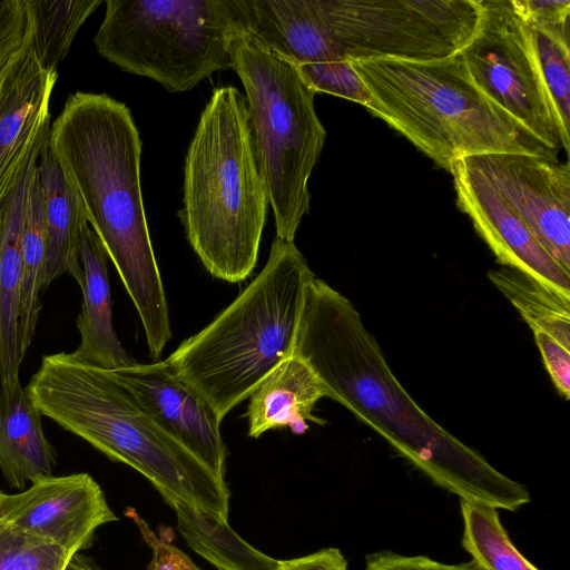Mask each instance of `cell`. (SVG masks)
<instances>
[{
  "label": "cell",
  "instance_id": "7c38bea8",
  "mask_svg": "<svg viewBox=\"0 0 570 570\" xmlns=\"http://www.w3.org/2000/svg\"><path fill=\"white\" fill-rule=\"evenodd\" d=\"M0 519L71 554L88 548L99 527L118 520L101 488L87 473L50 475L18 494L3 493Z\"/></svg>",
  "mask_w": 570,
  "mask_h": 570
},
{
  "label": "cell",
  "instance_id": "4fadbf2b",
  "mask_svg": "<svg viewBox=\"0 0 570 570\" xmlns=\"http://www.w3.org/2000/svg\"><path fill=\"white\" fill-rule=\"evenodd\" d=\"M453 177L458 207L469 216L501 266L515 268L570 294V273L538 243L528 226L488 178L465 159Z\"/></svg>",
  "mask_w": 570,
  "mask_h": 570
},
{
  "label": "cell",
  "instance_id": "d6986e66",
  "mask_svg": "<svg viewBox=\"0 0 570 570\" xmlns=\"http://www.w3.org/2000/svg\"><path fill=\"white\" fill-rule=\"evenodd\" d=\"M38 176L48 239L45 289L65 273L70 274L81 288L83 271L79 245L82 228L88 222L78 195L67 181L47 140L40 153Z\"/></svg>",
  "mask_w": 570,
  "mask_h": 570
},
{
  "label": "cell",
  "instance_id": "5bb4252c",
  "mask_svg": "<svg viewBox=\"0 0 570 570\" xmlns=\"http://www.w3.org/2000/svg\"><path fill=\"white\" fill-rule=\"evenodd\" d=\"M112 371L165 431L225 480L227 451L220 434L222 421L166 361Z\"/></svg>",
  "mask_w": 570,
  "mask_h": 570
},
{
  "label": "cell",
  "instance_id": "1f68e13d",
  "mask_svg": "<svg viewBox=\"0 0 570 570\" xmlns=\"http://www.w3.org/2000/svg\"><path fill=\"white\" fill-rule=\"evenodd\" d=\"M364 570H481L473 561L450 564L425 556H402L392 551L367 554Z\"/></svg>",
  "mask_w": 570,
  "mask_h": 570
},
{
  "label": "cell",
  "instance_id": "e0dca14e",
  "mask_svg": "<svg viewBox=\"0 0 570 570\" xmlns=\"http://www.w3.org/2000/svg\"><path fill=\"white\" fill-rule=\"evenodd\" d=\"M79 256L83 271V299L76 322L80 343L72 355L107 370L131 366L137 362L122 347L112 324L108 255L89 224L81 232Z\"/></svg>",
  "mask_w": 570,
  "mask_h": 570
},
{
  "label": "cell",
  "instance_id": "30bf717a",
  "mask_svg": "<svg viewBox=\"0 0 570 570\" xmlns=\"http://www.w3.org/2000/svg\"><path fill=\"white\" fill-rule=\"evenodd\" d=\"M479 28L461 50L475 86L548 149L561 148L530 28L510 0H480Z\"/></svg>",
  "mask_w": 570,
  "mask_h": 570
},
{
  "label": "cell",
  "instance_id": "8fae6325",
  "mask_svg": "<svg viewBox=\"0 0 570 570\" xmlns=\"http://www.w3.org/2000/svg\"><path fill=\"white\" fill-rule=\"evenodd\" d=\"M521 217L546 252L570 273V166L544 156L465 158Z\"/></svg>",
  "mask_w": 570,
  "mask_h": 570
},
{
  "label": "cell",
  "instance_id": "d590c367",
  "mask_svg": "<svg viewBox=\"0 0 570 570\" xmlns=\"http://www.w3.org/2000/svg\"><path fill=\"white\" fill-rule=\"evenodd\" d=\"M2 494H3V493L0 491V501H1V497H2Z\"/></svg>",
  "mask_w": 570,
  "mask_h": 570
},
{
  "label": "cell",
  "instance_id": "484cf974",
  "mask_svg": "<svg viewBox=\"0 0 570 570\" xmlns=\"http://www.w3.org/2000/svg\"><path fill=\"white\" fill-rule=\"evenodd\" d=\"M529 28L541 76L554 112L561 148L569 153L570 33Z\"/></svg>",
  "mask_w": 570,
  "mask_h": 570
},
{
  "label": "cell",
  "instance_id": "f546056e",
  "mask_svg": "<svg viewBox=\"0 0 570 570\" xmlns=\"http://www.w3.org/2000/svg\"><path fill=\"white\" fill-rule=\"evenodd\" d=\"M517 14L529 27L570 33L569 0H510Z\"/></svg>",
  "mask_w": 570,
  "mask_h": 570
},
{
  "label": "cell",
  "instance_id": "836d02e7",
  "mask_svg": "<svg viewBox=\"0 0 570 570\" xmlns=\"http://www.w3.org/2000/svg\"><path fill=\"white\" fill-rule=\"evenodd\" d=\"M277 570H347V561L337 548H326L289 560H281Z\"/></svg>",
  "mask_w": 570,
  "mask_h": 570
},
{
  "label": "cell",
  "instance_id": "277c9868",
  "mask_svg": "<svg viewBox=\"0 0 570 570\" xmlns=\"http://www.w3.org/2000/svg\"><path fill=\"white\" fill-rule=\"evenodd\" d=\"M187 239L216 278L239 283L254 271L268 196L244 95L218 87L206 104L185 160Z\"/></svg>",
  "mask_w": 570,
  "mask_h": 570
},
{
  "label": "cell",
  "instance_id": "ffe728a7",
  "mask_svg": "<svg viewBox=\"0 0 570 570\" xmlns=\"http://www.w3.org/2000/svg\"><path fill=\"white\" fill-rule=\"evenodd\" d=\"M41 416L23 387L0 404V470L13 488L52 475L55 450L45 435Z\"/></svg>",
  "mask_w": 570,
  "mask_h": 570
},
{
  "label": "cell",
  "instance_id": "d6a6232c",
  "mask_svg": "<svg viewBox=\"0 0 570 570\" xmlns=\"http://www.w3.org/2000/svg\"><path fill=\"white\" fill-rule=\"evenodd\" d=\"M533 335L554 386L568 400L570 396V350L543 332L534 331Z\"/></svg>",
  "mask_w": 570,
  "mask_h": 570
},
{
  "label": "cell",
  "instance_id": "5b68a950",
  "mask_svg": "<svg viewBox=\"0 0 570 570\" xmlns=\"http://www.w3.org/2000/svg\"><path fill=\"white\" fill-rule=\"evenodd\" d=\"M313 275L294 242L275 237L254 281L165 360L220 421L292 356L304 288Z\"/></svg>",
  "mask_w": 570,
  "mask_h": 570
},
{
  "label": "cell",
  "instance_id": "7a4b0ae2",
  "mask_svg": "<svg viewBox=\"0 0 570 570\" xmlns=\"http://www.w3.org/2000/svg\"><path fill=\"white\" fill-rule=\"evenodd\" d=\"M47 145L78 195L141 321L150 357L171 338L140 186L141 140L129 108L107 94L70 95Z\"/></svg>",
  "mask_w": 570,
  "mask_h": 570
},
{
  "label": "cell",
  "instance_id": "6da1fadb",
  "mask_svg": "<svg viewBox=\"0 0 570 570\" xmlns=\"http://www.w3.org/2000/svg\"><path fill=\"white\" fill-rule=\"evenodd\" d=\"M340 402L435 484L460 500L515 511L527 489L434 422L404 391L354 305L313 275L304 288L293 354Z\"/></svg>",
  "mask_w": 570,
  "mask_h": 570
},
{
  "label": "cell",
  "instance_id": "8d00e7d4",
  "mask_svg": "<svg viewBox=\"0 0 570 570\" xmlns=\"http://www.w3.org/2000/svg\"><path fill=\"white\" fill-rule=\"evenodd\" d=\"M0 222H1V216H0Z\"/></svg>",
  "mask_w": 570,
  "mask_h": 570
},
{
  "label": "cell",
  "instance_id": "44dd1931",
  "mask_svg": "<svg viewBox=\"0 0 570 570\" xmlns=\"http://www.w3.org/2000/svg\"><path fill=\"white\" fill-rule=\"evenodd\" d=\"M186 543L218 570H277L281 560L243 540L226 521L178 501L167 502Z\"/></svg>",
  "mask_w": 570,
  "mask_h": 570
},
{
  "label": "cell",
  "instance_id": "603a6c76",
  "mask_svg": "<svg viewBox=\"0 0 570 570\" xmlns=\"http://www.w3.org/2000/svg\"><path fill=\"white\" fill-rule=\"evenodd\" d=\"M47 254L45 203L37 174L30 193L21 242L19 344L22 357H24L36 334L41 309L40 297L45 292Z\"/></svg>",
  "mask_w": 570,
  "mask_h": 570
},
{
  "label": "cell",
  "instance_id": "83f0119b",
  "mask_svg": "<svg viewBox=\"0 0 570 570\" xmlns=\"http://www.w3.org/2000/svg\"><path fill=\"white\" fill-rule=\"evenodd\" d=\"M32 41L26 0H0V91Z\"/></svg>",
  "mask_w": 570,
  "mask_h": 570
},
{
  "label": "cell",
  "instance_id": "4dcf8cb0",
  "mask_svg": "<svg viewBox=\"0 0 570 570\" xmlns=\"http://www.w3.org/2000/svg\"><path fill=\"white\" fill-rule=\"evenodd\" d=\"M125 514L134 521L141 538L153 551V558L147 570H202L185 552L165 539L157 537L134 508L128 507Z\"/></svg>",
  "mask_w": 570,
  "mask_h": 570
},
{
  "label": "cell",
  "instance_id": "ac0fdd59",
  "mask_svg": "<svg viewBox=\"0 0 570 570\" xmlns=\"http://www.w3.org/2000/svg\"><path fill=\"white\" fill-rule=\"evenodd\" d=\"M325 396L326 387L314 371L297 356H289L249 395L248 436L257 439L279 428H289L292 433L299 435L308 430L309 422L324 424L313 410Z\"/></svg>",
  "mask_w": 570,
  "mask_h": 570
},
{
  "label": "cell",
  "instance_id": "8992f818",
  "mask_svg": "<svg viewBox=\"0 0 570 570\" xmlns=\"http://www.w3.org/2000/svg\"><path fill=\"white\" fill-rule=\"evenodd\" d=\"M351 63L371 95L367 110L449 173L461 159L490 154L558 159L475 86L461 51L432 61Z\"/></svg>",
  "mask_w": 570,
  "mask_h": 570
},
{
  "label": "cell",
  "instance_id": "e575fe53",
  "mask_svg": "<svg viewBox=\"0 0 570 570\" xmlns=\"http://www.w3.org/2000/svg\"><path fill=\"white\" fill-rule=\"evenodd\" d=\"M63 570H98L87 559L76 553Z\"/></svg>",
  "mask_w": 570,
  "mask_h": 570
},
{
  "label": "cell",
  "instance_id": "ba28073f",
  "mask_svg": "<svg viewBox=\"0 0 570 570\" xmlns=\"http://www.w3.org/2000/svg\"><path fill=\"white\" fill-rule=\"evenodd\" d=\"M94 38L100 56L170 92L232 68L230 46L246 27L243 0H107Z\"/></svg>",
  "mask_w": 570,
  "mask_h": 570
},
{
  "label": "cell",
  "instance_id": "7402d4cb",
  "mask_svg": "<svg viewBox=\"0 0 570 570\" xmlns=\"http://www.w3.org/2000/svg\"><path fill=\"white\" fill-rule=\"evenodd\" d=\"M488 276L532 332H543L570 350V294L507 266L490 269Z\"/></svg>",
  "mask_w": 570,
  "mask_h": 570
},
{
  "label": "cell",
  "instance_id": "9c48e42d",
  "mask_svg": "<svg viewBox=\"0 0 570 570\" xmlns=\"http://www.w3.org/2000/svg\"><path fill=\"white\" fill-rule=\"evenodd\" d=\"M347 60L432 61L459 53L475 35L480 0H324Z\"/></svg>",
  "mask_w": 570,
  "mask_h": 570
},
{
  "label": "cell",
  "instance_id": "3957f363",
  "mask_svg": "<svg viewBox=\"0 0 570 570\" xmlns=\"http://www.w3.org/2000/svg\"><path fill=\"white\" fill-rule=\"evenodd\" d=\"M26 391L42 415L138 471L166 502L228 522L226 481L165 431L112 370L83 363L72 353L50 354Z\"/></svg>",
  "mask_w": 570,
  "mask_h": 570
},
{
  "label": "cell",
  "instance_id": "4316f807",
  "mask_svg": "<svg viewBox=\"0 0 570 570\" xmlns=\"http://www.w3.org/2000/svg\"><path fill=\"white\" fill-rule=\"evenodd\" d=\"M73 556L0 519V570H63Z\"/></svg>",
  "mask_w": 570,
  "mask_h": 570
},
{
  "label": "cell",
  "instance_id": "cb8c5ba5",
  "mask_svg": "<svg viewBox=\"0 0 570 570\" xmlns=\"http://www.w3.org/2000/svg\"><path fill=\"white\" fill-rule=\"evenodd\" d=\"M32 20V50L47 71L57 72L86 20L101 0H26Z\"/></svg>",
  "mask_w": 570,
  "mask_h": 570
},
{
  "label": "cell",
  "instance_id": "f1b7e54d",
  "mask_svg": "<svg viewBox=\"0 0 570 570\" xmlns=\"http://www.w3.org/2000/svg\"><path fill=\"white\" fill-rule=\"evenodd\" d=\"M302 80L316 92H325L371 105V95L351 61L293 67Z\"/></svg>",
  "mask_w": 570,
  "mask_h": 570
},
{
  "label": "cell",
  "instance_id": "9a60e30c",
  "mask_svg": "<svg viewBox=\"0 0 570 570\" xmlns=\"http://www.w3.org/2000/svg\"><path fill=\"white\" fill-rule=\"evenodd\" d=\"M50 125L38 135L21 171L0 206V404L22 387L19 373L23 360L19 344L21 302V242L39 157Z\"/></svg>",
  "mask_w": 570,
  "mask_h": 570
},
{
  "label": "cell",
  "instance_id": "2e32d148",
  "mask_svg": "<svg viewBox=\"0 0 570 570\" xmlns=\"http://www.w3.org/2000/svg\"><path fill=\"white\" fill-rule=\"evenodd\" d=\"M57 78L58 72L42 68L30 45L0 91V206L38 135L50 124Z\"/></svg>",
  "mask_w": 570,
  "mask_h": 570
},
{
  "label": "cell",
  "instance_id": "52a82bcc",
  "mask_svg": "<svg viewBox=\"0 0 570 570\" xmlns=\"http://www.w3.org/2000/svg\"><path fill=\"white\" fill-rule=\"evenodd\" d=\"M232 69L246 95L255 154L272 206L276 237L294 242L309 210L308 178L326 130L313 91L285 60L244 29L230 46Z\"/></svg>",
  "mask_w": 570,
  "mask_h": 570
},
{
  "label": "cell",
  "instance_id": "d4e9b609",
  "mask_svg": "<svg viewBox=\"0 0 570 570\" xmlns=\"http://www.w3.org/2000/svg\"><path fill=\"white\" fill-rule=\"evenodd\" d=\"M462 547L481 570H538L513 546L498 509L460 500Z\"/></svg>",
  "mask_w": 570,
  "mask_h": 570
}]
</instances>
